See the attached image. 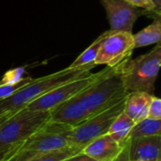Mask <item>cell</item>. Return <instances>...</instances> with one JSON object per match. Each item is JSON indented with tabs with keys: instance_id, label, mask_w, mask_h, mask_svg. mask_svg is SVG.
Segmentation results:
<instances>
[{
	"instance_id": "6",
	"label": "cell",
	"mask_w": 161,
	"mask_h": 161,
	"mask_svg": "<svg viewBox=\"0 0 161 161\" xmlns=\"http://www.w3.org/2000/svg\"><path fill=\"white\" fill-rule=\"evenodd\" d=\"M125 98L109 108L91 116L77 126L72 128L69 145L84 148L93 140L108 134L115 119L124 111Z\"/></svg>"
},
{
	"instance_id": "3",
	"label": "cell",
	"mask_w": 161,
	"mask_h": 161,
	"mask_svg": "<svg viewBox=\"0 0 161 161\" xmlns=\"http://www.w3.org/2000/svg\"><path fill=\"white\" fill-rule=\"evenodd\" d=\"M72 127L49 121L11 150L6 161H27L35 156L69 145Z\"/></svg>"
},
{
	"instance_id": "2",
	"label": "cell",
	"mask_w": 161,
	"mask_h": 161,
	"mask_svg": "<svg viewBox=\"0 0 161 161\" xmlns=\"http://www.w3.org/2000/svg\"><path fill=\"white\" fill-rule=\"evenodd\" d=\"M128 59L111 67L103 77L77 93L90 117L109 108L127 96L122 80V70Z\"/></svg>"
},
{
	"instance_id": "1",
	"label": "cell",
	"mask_w": 161,
	"mask_h": 161,
	"mask_svg": "<svg viewBox=\"0 0 161 161\" xmlns=\"http://www.w3.org/2000/svg\"><path fill=\"white\" fill-rule=\"evenodd\" d=\"M95 66V63H91L77 68L67 67L51 75L32 79L10 96L0 100V125L52 90L90 74Z\"/></svg>"
},
{
	"instance_id": "13",
	"label": "cell",
	"mask_w": 161,
	"mask_h": 161,
	"mask_svg": "<svg viewBox=\"0 0 161 161\" xmlns=\"http://www.w3.org/2000/svg\"><path fill=\"white\" fill-rule=\"evenodd\" d=\"M152 94L137 92H130L125 98L124 112L135 123L147 118Z\"/></svg>"
},
{
	"instance_id": "9",
	"label": "cell",
	"mask_w": 161,
	"mask_h": 161,
	"mask_svg": "<svg viewBox=\"0 0 161 161\" xmlns=\"http://www.w3.org/2000/svg\"><path fill=\"white\" fill-rule=\"evenodd\" d=\"M104 7L112 32H132L136 20L144 15V9L125 0H100Z\"/></svg>"
},
{
	"instance_id": "17",
	"label": "cell",
	"mask_w": 161,
	"mask_h": 161,
	"mask_svg": "<svg viewBox=\"0 0 161 161\" xmlns=\"http://www.w3.org/2000/svg\"><path fill=\"white\" fill-rule=\"evenodd\" d=\"M107 34H108V31L101 34L84 52H82L75 59V61L69 66V68H77V67L85 66V65H88L91 63H94V60L97 57V54L99 52V49L103 42V40L105 39Z\"/></svg>"
},
{
	"instance_id": "18",
	"label": "cell",
	"mask_w": 161,
	"mask_h": 161,
	"mask_svg": "<svg viewBox=\"0 0 161 161\" xmlns=\"http://www.w3.org/2000/svg\"><path fill=\"white\" fill-rule=\"evenodd\" d=\"M82 150H83L82 147L67 146L61 149H58V150H54L51 152L35 156L27 161H62L70 157L81 153Z\"/></svg>"
},
{
	"instance_id": "4",
	"label": "cell",
	"mask_w": 161,
	"mask_h": 161,
	"mask_svg": "<svg viewBox=\"0 0 161 161\" xmlns=\"http://www.w3.org/2000/svg\"><path fill=\"white\" fill-rule=\"evenodd\" d=\"M161 64L160 42L147 54L136 58H129L122 70L125 90L130 92H146L153 94Z\"/></svg>"
},
{
	"instance_id": "7",
	"label": "cell",
	"mask_w": 161,
	"mask_h": 161,
	"mask_svg": "<svg viewBox=\"0 0 161 161\" xmlns=\"http://www.w3.org/2000/svg\"><path fill=\"white\" fill-rule=\"evenodd\" d=\"M111 67H106L102 71L95 74H88L81 77L71 80L54 90L48 93L42 95L37 100L33 101L25 107V109L31 111H50L59 104L71 99L83 90L103 77Z\"/></svg>"
},
{
	"instance_id": "8",
	"label": "cell",
	"mask_w": 161,
	"mask_h": 161,
	"mask_svg": "<svg viewBox=\"0 0 161 161\" xmlns=\"http://www.w3.org/2000/svg\"><path fill=\"white\" fill-rule=\"evenodd\" d=\"M135 49L132 32H112L109 29L103 40L95 65L115 67L127 58H130Z\"/></svg>"
},
{
	"instance_id": "16",
	"label": "cell",
	"mask_w": 161,
	"mask_h": 161,
	"mask_svg": "<svg viewBox=\"0 0 161 161\" xmlns=\"http://www.w3.org/2000/svg\"><path fill=\"white\" fill-rule=\"evenodd\" d=\"M135 48L144 47L151 44H157L160 42L161 39V20L157 19L154 22L143 28L142 31L133 35Z\"/></svg>"
},
{
	"instance_id": "24",
	"label": "cell",
	"mask_w": 161,
	"mask_h": 161,
	"mask_svg": "<svg viewBox=\"0 0 161 161\" xmlns=\"http://www.w3.org/2000/svg\"><path fill=\"white\" fill-rule=\"evenodd\" d=\"M152 1L154 2V4H155L157 9L161 12V0H152Z\"/></svg>"
},
{
	"instance_id": "11",
	"label": "cell",
	"mask_w": 161,
	"mask_h": 161,
	"mask_svg": "<svg viewBox=\"0 0 161 161\" xmlns=\"http://www.w3.org/2000/svg\"><path fill=\"white\" fill-rule=\"evenodd\" d=\"M161 136L135 139L129 142L130 161H160Z\"/></svg>"
},
{
	"instance_id": "19",
	"label": "cell",
	"mask_w": 161,
	"mask_h": 161,
	"mask_svg": "<svg viewBox=\"0 0 161 161\" xmlns=\"http://www.w3.org/2000/svg\"><path fill=\"white\" fill-rule=\"evenodd\" d=\"M32 79L33 78L29 76H25L15 83H6L0 81V100L10 96L13 92H15L16 91L29 83Z\"/></svg>"
},
{
	"instance_id": "21",
	"label": "cell",
	"mask_w": 161,
	"mask_h": 161,
	"mask_svg": "<svg viewBox=\"0 0 161 161\" xmlns=\"http://www.w3.org/2000/svg\"><path fill=\"white\" fill-rule=\"evenodd\" d=\"M147 117L150 119L161 120V100L155 95L152 96Z\"/></svg>"
},
{
	"instance_id": "23",
	"label": "cell",
	"mask_w": 161,
	"mask_h": 161,
	"mask_svg": "<svg viewBox=\"0 0 161 161\" xmlns=\"http://www.w3.org/2000/svg\"><path fill=\"white\" fill-rule=\"evenodd\" d=\"M62 161H95L93 158H90L89 156H87L86 154H84V153H79V154H77V155H75V156H73V157H70V158H66V159H64V160Z\"/></svg>"
},
{
	"instance_id": "14",
	"label": "cell",
	"mask_w": 161,
	"mask_h": 161,
	"mask_svg": "<svg viewBox=\"0 0 161 161\" xmlns=\"http://www.w3.org/2000/svg\"><path fill=\"white\" fill-rule=\"evenodd\" d=\"M151 136H161V120L150 119L147 117L135 123L129 132L127 142Z\"/></svg>"
},
{
	"instance_id": "5",
	"label": "cell",
	"mask_w": 161,
	"mask_h": 161,
	"mask_svg": "<svg viewBox=\"0 0 161 161\" xmlns=\"http://www.w3.org/2000/svg\"><path fill=\"white\" fill-rule=\"evenodd\" d=\"M49 121V111H19L0 125V150H13Z\"/></svg>"
},
{
	"instance_id": "20",
	"label": "cell",
	"mask_w": 161,
	"mask_h": 161,
	"mask_svg": "<svg viewBox=\"0 0 161 161\" xmlns=\"http://www.w3.org/2000/svg\"><path fill=\"white\" fill-rule=\"evenodd\" d=\"M125 1L137 7V8H140L149 11L150 12L149 18H152L154 20L160 19L161 12L157 9L156 6L152 0H125Z\"/></svg>"
},
{
	"instance_id": "12",
	"label": "cell",
	"mask_w": 161,
	"mask_h": 161,
	"mask_svg": "<svg viewBox=\"0 0 161 161\" xmlns=\"http://www.w3.org/2000/svg\"><path fill=\"white\" fill-rule=\"evenodd\" d=\"M124 146L116 142L108 134H106L87 144L82 153L95 161H113L119 156Z\"/></svg>"
},
{
	"instance_id": "15",
	"label": "cell",
	"mask_w": 161,
	"mask_h": 161,
	"mask_svg": "<svg viewBox=\"0 0 161 161\" xmlns=\"http://www.w3.org/2000/svg\"><path fill=\"white\" fill-rule=\"evenodd\" d=\"M135 125V122L131 120L124 111L115 119L113 124L111 125L108 135L120 145L124 146L127 142V138L129 135V132L133 125Z\"/></svg>"
},
{
	"instance_id": "22",
	"label": "cell",
	"mask_w": 161,
	"mask_h": 161,
	"mask_svg": "<svg viewBox=\"0 0 161 161\" xmlns=\"http://www.w3.org/2000/svg\"><path fill=\"white\" fill-rule=\"evenodd\" d=\"M113 161H130L129 160V142L125 143L119 156Z\"/></svg>"
},
{
	"instance_id": "10",
	"label": "cell",
	"mask_w": 161,
	"mask_h": 161,
	"mask_svg": "<svg viewBox=\"0 0 161 161\" xmlns=\"http://www.w3.org/2000/svg\"><path fill=\"white\" fill-rule=\"evenodd\" d=\"M49 112L50 121L68 125L72 128L90 118L89 112L83 107L77 94L59 104Z\"/></svg>"
}]
</instances>
